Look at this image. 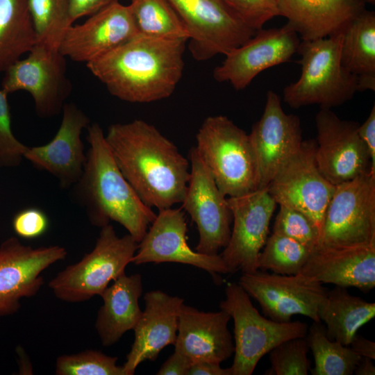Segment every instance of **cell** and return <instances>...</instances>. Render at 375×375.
Listing matches in <instances>:
<instances>
[{
    "label": "cell",
    "instance_id": "cell-1",
    "mask_svg": "<svg viewBox=\"0 0 375 375\" xmlns=\"http://www.w3.org/2000/svg\"><path fill=\"white\" fill-rule=\"evenodd\" d=\"M105 138L122 174L146 206L161 210L183 202L190 160L155 126L142 119L113 124Z\"/></svg>",
    "mask_w": 375,
    "mask_h": 375
},
{
    "label": "cell",
    "instance_id": "cell-2",
    "mask_svg": "<svg viewBox=\"0 0 375 375\" xmlns=\"http://www.w3.org/2000/svg\"><path fill=\"white\" fill-rule=\"evenodd\" d=\"M187 41L139 33L86 66L112 96L151 103L174 92L183 76Z\"/></svg>",
    "mask_w": 375,
    "mask_h": 375
},
{
    "label": "cell",
    "instance_id": "cell-3",
    "mask_svg": "<svg viewBox=\"0 0 375 375\" xmlns=\"http://www.w3.org/2000/svg\"><path fill=\"white\" fill-rule=\"evenodd\" d=\"M87 129L90 147L82 175L72 187L74 197L91 224L101 228L117 222L140 242L156 214L122 174L100 125L92 123Z\"/></svg>",
    "mask_w": 375,
    "mask_h": 375
},
{
    "label": "cell",
    "instance_id": "cell-4",
    "mask_svg": "<svg viewBox=\"0 0 375 375\" xmlns=\"http://www.w3.org/2000/svg\"><path fill=\"white\" fill-rule=\"evenodd\" d=\"M342 32L327 38L300 42L301 73L287 85L283 100L292 108L318 105L331 109L353 98L358 92V78L341 62Z\"/></svg>",
    "mask_w": 375,
    "mask_h": 375
},
{
    "label": "cell",
    "instance_id": "cell-5",
    "mask_svg": "<svg viewBox=\"0 0 375 375\" xmlns=\"http://www.w3.org/2000/svg\"><path fill=\"white\" fill-rule=\"evenodd\" d=\"M196 149L220 192L238 197L258 188V172L249 134L224 115L209 116L196 135Z\"/></svg>",
    "mask_w": 375,
    "mask_h": 375
},
{
    "label": "cell",
    "instance_id": "cell-6",
    "mask_svg": "<svg viewBox=\"0 0 375 375\" xmlns=\"http://www.w3.org/2000/svg\"><path fill=\"white\" fill-rule=\"evenodd\" d=\"M138 247L130 234L119 237L110 224L106 225L101 228L94 249L58 272L49 287L57 299L68 303L100 296L110 282L125 274Z\"/></svg>",
    "mask_w": 375,
    "mask_h": 375
},
{
    "label": "cell",
    "instance_id": "cell-7",
    "mask_svg": "<svg viewBox=\"0 0 375 375\" xmlns=\"http://www.w3.org/2000/svg\"><path fill=\"white\" fill-rule=\"evenodd\" d=\"M219 307L234 322L232 375L252 374L261 358L274 347L289 339L306 337L308 332L304 322H278L262 316L239 283L227 285Z\"/></svg>",
    "mask_w": 375,
    "mask_h": 375
},
{
    "label": "cell",
    "instance_id": "cell-8",
    "mask_svg": "<svg viewBox=\"0 0 375 375\" xmlns=\"http://www.w3.org/2000/svg\"><path fill=\"white\" fill-rule=\"evenodd\" d=\"M369 244H375V172L372 169L335 185L317 247Z\"/></svg>",
    "mask_w": 375,
    "mask_h": 375
},
{
    "label": "cell",
    "instance_id": "cell-9",
    "mask_svg": "<svg viewBox=\"0 0 375 375\" xmlns=\"http://www.w3.org/2000/svg\"><path fill=\"white\" fill-rule=\"evenodd\" d=\"M28 53L4 72L1 89L8 94L18 90L28 92L39 117H54L62 112L72 92L66 58L59 49L37 42Z\"/></svg>",
    "mask_w": 375,
    "mask_h": 375
},
{
    "label": "cell",
    "instance_id": "cell-10",
    "mask_svg": "<svg viewBox=\"0 0 375 375\" xmlns=\"http://www.w3.org/2000/svg\"><path fill=\"white\" fill-rule=\"evenodd\" d=\"M183 22L188 48L199 61L228 53L256 33L223 0H167Z\"/></svg>",
    "mask_w": 375,
    "mask_h": 375
},
{
    "label": "cell",
    "instance_id": "cell-11",
    "mask_svg": "<svg viewBox=\"0 0 375 375\" xmlns=\"http://www.w3.org/2000/svg\"><path fill=\"white\" fill-rule=\"evenodd\" d=\"M316 142L303 141L300 149L276 174L267 189L278 205L306 215L320 233L335 185L320 172L315 160Z\"/></svg>",
    "mask_w": 375,
    "mask_h": 375
},
{
    "label": "cell",
    "instance_id": "cell-12",
    "mask_svg": "<svg viewBox=\"0 0 375 375\" xmlns=\"http://www.w3.org/2000/svg\"><path fill=\"white\" fill-rule=\"evenodd\" d=\"M238 283L270 319L288 322L292 315H302L321 322L319 308L328 290L301 272L283 275L258 270L242 273Z\"/></svg>",
    "mask_w": 375,
    "mask_h": 375
},
{
    "label": "cell",
    "instance_id": "cell-13",
    "mask_svg": "<svg viewBox=\"0 0 375 375\" xmlns=\"http://www.w3.org/2000/svg\"><path fill=\"white\" fill-rule=\"evenodd\" d=\"M190 177L182 208L190 216L199 232L195 251L215 256L231 236L233 216L227 198L217 188L195 147L189 151Z\"/></svg>",
    "mask_w": 375,
    "mask_h": 375
},
{
    "label": "cell",
    "instance_id": "cell-14",
    "mask_svg": "<svg viewBox=\"0 0 375 375\" xmlns=\"http://www.w3.org/2000/svg\"><path fill=\"white\" fill-rule=\"evenodd\" d=\"M233 228L228 244L220 254L229 273L258 270V259L269 233L271 218L277 203L267 188L228 197Z\"/></svg>",
    "mask_w": 375,
    "mask_h": 375
},
{
    "label": "cell",
    "instance_id": "cell-15",
    "mask_svg": "<svg viewBox=\"0 0 375 375\" xmlns=\"http://www.w3.org/2000/svg\"><path fill=\"white\" fill-rule=\"evenodd\" d=\"M58 245L33 247L10 237L0 244V317L17 312L22 300L37 294L44 281L42 272L65 259Z\"/></svg>",
    "mask_w": 375,
    "mask_h": 375
},
{
    "label": "cell",
    "instance_id": "cell-16",
    "mask_svg": "<svg viewBox=\"0 0 375 375\" xmlns=\"http://www.w3.org/2000/svg\"><path fill=\"white\" fill-rule=\"evenodd\" d=\"M315 160L331 183L337 185L372 169L358 122L342 119L331 109L321 108L315 115Z\"/></svg>",
    "mask_w": 375,
    "mask_h": 375
},
{
    "label": "cell",
    "instance_id": "cell-17",
    "mask_svg": "<svg viewBox=\"0 0 375 375\" xmlns=\"http://www.w3.org/2000/svg\"><path fill=\"white\" fill-rule=\"evenodd\" d=\"M299 44L298 35L288 24L262 28L224 56L213 77L217 82L229 83L236 90H243L262 71L290 61Z\"/></svg>",
    "mask_w": 375,
    "mask_h": 375
},
{
    "label": "cell",
    "instance_id": "cell-18",
    "mask_svg": "<svg viewBox=\"0 0 375 375\" xmlns=\"http://www.w3.org/2000/svg\"><path fill=\"white\" fill-rule=\"evenodd\" d=\"M249 136L257 163L258 188H267L278 170L301 147L303 140L300 119L295 115L287 114L280 97L269 90L262 115L253 124Z\"/></svg>",
    "mask_w": 375,
    "mask_h": 375
},
{
    "label": "cell",
    "instance_id": "cell-19",
    "mask_svg": "<svg viewBox=\"0 0 375 375\" xmlns=\"http://www.w3.org/2000/svg\"><path fill=\"white\" fill-rule=\"evenodd\" d=\"M188 226L182 208L159 210L147 233L138 242L131 262H177L201 268L208 273L228 274L220 255L203 254L191 249L187 241Z\"/></svg>",
    "mask_w": 375,
    "mask_h": 375
},
{
    "label": "cell",
    "instance_id": "cell-20",
    "mask_svg": "<svg viewBox=\"0 0 375 375\" xmlns=\"http://www.w3.org/2000/svg\"><path fill=\"white\" fill-rule=\"evenodd\" d=\"M139 34L128 6L115 2L91 15L85 22L72 25L59 51L86 64L105 56Z\"/></svg>",
    "mask_w": 375,
    "mask_h": 375
},
{
    "label": "cell",
    "instance_id": "cell-21",
    "mask_svg": "<svg viewBox=\"0 0 375 375\" xmlns=\"http://www.w3.org/2000/svg\"><path fill=\"white\" fill-rule=\"evenodd\" d=\"M62 112L61 123L53 138L44 145L27 147L24 158L37 169L56 177L60 188L69 189L81 178L86 162L81 133L90 120L73 103H65Z\"/></svg>",
    "mask_w": 375,
    "mask_h": 375
},
{
    "label": "cell",
    "instance_id": "cell-22",
    "mask_svg": "<svg viewBox=\"0 0 375 375\" xmlns=\"http://www.w3.org/2000/svg\"><path fill=\"white\" fill-rule=\"evenodd\" d=\"M144 299L145 308L133 329L134 341L122 365L126 375H133L147 360L155 361L162 349L175 344L177 337L184 300L158 290L145 293Z\"/></svg>",
    "mask_w": 375,
    "mask_h": 375
},
{
    "label": "cell",
    "instance_id": "cell-23",
    "mask_svg": "<svg viewBox=\"0 0 375 375\" xmlns=\"http://www.w3.org/2000/svg\"><path fill=\"white\" fill-rule=\"evenodd\" d=\"M230 319L229 314L222 309L204 312L183 303L179 313L174 351L192 363L207 361L221 364L234 353L228 328Z\"/></svg>",
    "mask_w": 375,
    "mask_h": 375
},
{
    "label": "cell",
    "instance_id": "cell-24",
    "mask_svg": "<svg viewBox=\"0 0 375 375\" xmlns=\"http://www.w3.org/2000/svg\"><path fill=\"white\" fill-rule=\"evenodd\" d=\"M300 272L322 284L367 292L375 286V244L317 247Z\"/></svg>",
    "mask_w": 375,
    "mask_h": 375
},
{
    "label": "cell",
    "instance_id": "cell-25",
    "mask_svg": "<svg viewBox=\"0 0 375 375\" xmlns=\"http://www.w3.org/2000/svg\"><path fill=\"white\" fill-rule=\"evenodd\" d=\"M279 16L302 40L342 32L365 10V0H277Z\"/></svg>",
    "mask_w": 375,
    "mask_h": 375
},
{
    "label": "cell",
    "instance_id": "cell-26",
    "mask_svg": "<svg viewBox=\"0 0 375 375\" xmlns=\"http://www.w3.org/2000/svg\"><path fill=\"white\" fill-rule=\"evenodd\" d=\"M142 290L140 274H124L100 294L103 303L97 312L95 329L103 346L113 345L126 332L134 329L142 313L139 304Z\"/></svg>",
    "mask_w": 375,
    "mask_h": 375
},
{
    "label": "cell",
    "instance_id": "cell-27",
    "mask_svg": "<svg viewBox=\"0 0 375 375\" xmlns=\"http://www.w3.org/2000/svg\"><path fill=\"white\" fill-rule=\"evenodd\" d=\"M375 316V303L352 295L347 288L335 286L327 290L319 308V317L324 322L331 340L349 346L360 328Z\"/></svg>",
    "mask_w": 375,
    "mask_h": 375
},
{
    "label": "cell",
    "instance_id": "cell-28",
    "mask_svg": "<svg viewBox=\"0 0 375 375\" xmlns=\"http://www.w3.org/2000/svg\"><path fill=\"white\" fill-rule=\"evenodd\" d=\"M342 32V65L358 76V92L375 91L374 12L363 10Z\"/></svg>",
    "mask_w": 375,
    "mask_h": 375
},
{
    "label": "cell",
    "instance_id": "cell-29",
    "mask_svg": "<svg viewBox=\"0 0 375 375\" xmlns=\"http://www.w3.org/2000/svg\"><path fill=\"white\" fill-rule=\"evenodd\" d=\"M35 43L28 0H0V72L28 53Z\"/></svg>",
    "mask_w": 375,
    "mask_h": 375
},
{
    "label": "cell",
    "instance_id": "cell-30",
    "mask_svg": "<svg viewBox=\"0 0 375 375\" xmlns=\"http://www.w3.org/2000/svg\"><path fill=\"white\" fill-rule=\"evenodd\" d=\"M315 365L312 375H351L360 359L349 346L331 340L322 322H313L306 335Z\"/></svg>",
    "mask_w": 375,
    "mask_h": 375
},
{
    "label": "cell",
    "instance_id": "cell-31",
    "mask_svg": "<svg viewBox=\"0 0 375 375\" xmlns=\"http://www.w3.org/2000/svg\"><path fill=\"white\" fill-rule=\"evenodd\" d=\"M129 1L128 6L140 34L188 40L183 22L167 0Z\"/></svg>",
    "mask_w": 375,
    "mask_h": 375
},
{
    "label": "cell",
    "instance_id": "cell-32",
    "mask_svg": "<svg viewBox=\"0 0 375 375\" xmlns=\"http://www.w3.org/2000/svg\"><path fill=\"white\" fill-rule=\"evenodd\" d=\"M36 35V42L59 49L60 42L73 24L69 0H28Z\"/></svg>",
    "mask_w": 375,
    "mask_h": 375
},
{
    "label": "cell",
    "instance_id": "cell-33",
    "mask_svg": "<svg viewBox=\"0 0 375 375\" xmlns=\"http://www.w3.org/2000/svg\"><path fill=\"white\" fill-rule=\"evenodd\" d=\"M312 251L290 238L272 233L259 253L258 270L283 275L298 274Z\"/></svg>",
    "mask_w": 375,
    "mask_h": 375
},
{
    "label": "cell",
    "instance_id": "cell-34",
    "mask_svg": "<svg viewBox=\"0 0 375 375\" xmlns=\"http://www.w3.org/2000/svg\"><path fill=\"white\" fill-rule=\"evenodd\" d=\"M117 358L92 349L57 358L56 375H126L123 366L117 365Z\"/></svg>",
    "mask_w": 375,
    "mask_h": 375
},
{
    "label": "cell",
    "instance_id": "cell-35",
    "mask_svg": "<svg viewBox=\"0 0 375 375\" xmlns=\"http://www.w3.org/2000/svg\"><path fill=\"white\" fill-rule=\"evenodd\" d=\"M309 347L306 337L285 340L269 352L271 366L267 375H307L310 369Z\"/></svg>",
    "mask_w": 375,
    "mask_h": 375
},
{
    "label": "cell",
    "instance_id": "cell-36",
    "mask_svg": "<svg viewBox=\"0 0 375 375\" xmlns=\"http://www.w3.org/2000/svg\"><path fill=\"white\" fill-rule=\"evenodd\" d=\"M273 233L290 238L312 250L319 244V233L311 220L303 212L283 205H279Z\"/></svg>",
    "mask_w": 375,
    "mask_h": 375
},
{
    "label": "cell",
    "instance_id": "cell-37",
    "mask_svg": "<svg viewBox=\"0 0 375 375\" xmlns=\"http://www.w3.org/2000/svg\"><path fill=\"white\" fill-rule=\"evenodd\" d=\"M8 93L0 90V167L20 165L27 146L19 141L11 129Z\"/></svg>",
    "mask_w": 375,
    "mask_h": 375
},
{
    "label": "cell",
    "instance_id": "cell-38",
    "mask_svg": "<svg viewBox=\"0 0 375 375\" xmlns=\"http://www.w3.org/2000/svg\"><path fill=\"white\" fill-rule=\"evenodd\" d=\"M248 27L256 31L279 16L277 0H223Z\"/></svg>",
    "mask_w": 375,
    "mask_h": 375
},
{
    "label": "cell",
    "instance_id": "cell-39",
    "mask_svg": "<svg viewBox=\"0 0 375 375\" xmlns=\"http://www.w3.org/2000/svg\"><path fill=\"white\" fill-rule=\"evenodd\" d=\"M16 235L23 239L33 240L43 235L49 229V219L41 209L34 207L22 209L12 222Z\"/></svg>",
    "mask_w": 375,
    "mask_h": 375
},
{
    "label": "cell",
    "instance_id": "cell-40",
    "mask_svg": "<svg viewBox=\"0 0 375 375\" xmlns=\"http://www.w3.org/2000/svg\"><path fill=\"white\" fill-rule=\"evenodd\" d=\"M119 0H69L72 24L84 16H91Z\"/></svg>",
    "mask_w": 375,
    "mask_h": 375
},
{
    "label": "cell",
    "instance_id": "cell-41",
    "mask_svg": "<svg viewBox=\"0 0 375 375\" xmlns=\"http://www.w3.org/2000/svg\"><path fill=\"white\" fill-rule=\"evenodd\" d=\"M358 134L365 144L371 159L372 169L375 172V106L374 105L367 118L358 126Z\"/></svg>",
    "mask_w": 375,
    "mask_h": 375
},
{
    "label": "cell",
    "instance_id": "cell-42",
    "mask_svg": "<svg viewBox=\"0 0 375 375\" xmlns=\"http://www.w3.org/2000/svg\"><path fill=\"white\" fill-rule=\"evenodd\" d=\"M192 362L183 355L174 351L161 365L158 375H188Z\"/></svg>",
    "mask_w": 375,
    "mask_h": 375
},
{
    "label": "cell",
    "instance_id": "cell-43",
    "mask_svg": "<svg viewBox=\"0 0 375 375\" xmlns=\"http://www.w3.org/2000/svg\"><path fill=\"white\" fill-rule=\"evenodd\" d=\"M188 375H232L231 368H222L220 363L200 361L190 366Z\"/></svg>",
    "mask_w": 375,
    "mask_h": 375
},
{
    "label": "cell",
    "instance_id": "cell-44",
    "mask_svg": "<svg viewBox=\"0 0 375 375\" xmlns=\"http://www.w3.org/2000/svg\"><path fill=\"white\" fill-rule=\"evenodd\" d=\"M350 348L360 357L375 359V343L356 334L349 344Z\"/></svg>",
    "mask_w": 375,
    "mask_h": 375
},
{
    "label": "cell",
    "instance_id": "cell-45",
    "mask_svg": "<svg viewBox=\"0 0 375 375\" xmlns=\"http://www.w3.org/2000/svg\"><path fill=\"white\" fill-rule=\"evenodd\" d=\"M373 360L369 358L361 357L353 373L356 375H374L375 366Z\"/></svg>",
    "mask_w": 375,
    "mask_h": 375
},
{
    "label": "cell",
    "instance_id": "cell-46",
    "mask_svg": "<svg viewBox=\"0 0 375 375\" xmlns=\"http://www.w3.org/2000/svg\"><path fill=\"white\" fill-rule=\"evenodd\" d=\"M365 3H369L372 4H374L375 3V0H365Z\"/></svg>",
    "mask_w": 375,
    "mask_h": 375
}]
</instances>
